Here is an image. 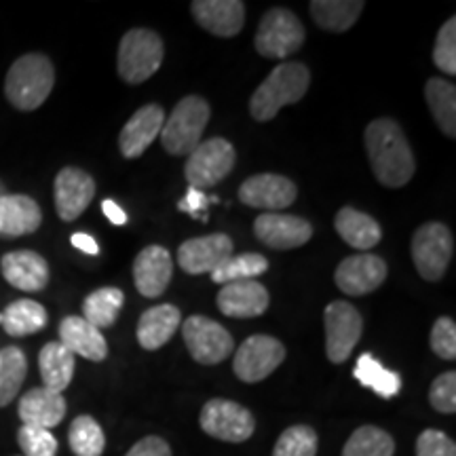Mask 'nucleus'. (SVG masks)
<instances>
[{"mask_svg":"<svg viewBox=\"0 0 456 456\" xmlns=\"http://www.w3.org/2000/svg\"><path fill=\"white\" fill-rule=\"evenodd\" d=\"M366 151L376 180L387 188H402L412 180L416 161L406 134L393 118H376L366 129Z\"/></svg>","mask_w":456,"mask_h":456,"instance_id":"1","label":"nucleus"},{"mask_svg":"<svg viewBox=\"0 0 456 456\" xmlns=\"http://www.w3.org/2000/svg\"><path fill=\"white\" fill-rule=\"evenodd\" d=\"M311 85V72L298 61H283L273 70L266 81L254 91L249 100V112L256 121L265 123L275 118L288 104H296L306 95Z\"/></svg>","mask_w":456,"mask_h":456,"instance_id":"2","label":"nucleus"},{"mask_svg":"<svg viewBox=\"0 0 456 456\" xmlns=\"http://www.w3.org/2000/svg\"><path fill=\"white\" fill-rule=\"evenodd\" d=\"M55 85V68L43 53H28L13 61L4 81V95L17 110L32 112L45 104Z\"/></svg>","mask_w":456,"mask_h":456,"instance_id":"3","label":"nucleus"},{"mask_svg":"<svg viewBox=\"0 0 456 456\" xmlns=\"http://www.w3.org/2000/svg\"><path fill=\"white\" fill-rule=\"evenodd\" d=\"M209 108L208 102L199 95H186L175 104L169 118L163 123L161 129V144L169 155L188 157L195 148L201 144L203 131L209 123Z\"/></svg>","mask_w":456,"mask_h":456,"instance_id":"4","label":"nucleus"},{"mask_svg":"<svg viewBox=\"0 0 456 456\" xmlns=\"http://www.w3.org/2000/svg\"><path fill=\"white\" fill-rule=\"evenodd\" d=\"M165 47L161 37L148 28H134L118 45V77L129 85L148 81L163 64Z\"/></svg>","mask_w":456,"mask_h":456,"instance_id":"5","label":"nucleus"},{"mask_svg":"<svg viewBox=\"0 0 456 456\" xmlns=\"http://www.w3.org/2000/svg\"><path fill=\"white\" fill-rule=\"evenodd\" d=\"M410 252L420 277L427 281H440L452 260L454 237L442 222H427L416 228Z\"/></svg>","mask_w":456,"mask_h":456,"instance_id":"6","label":"nucleus"},{"mask_svg":"<svg viewBox=\"0 0 456 456\" xmlns=\"http://www.w3.org/2000/svg\"><path fill=\"white\" fill-rule=\"evenodd\" d=\"M305 37V26L300 24L298 17L292 11L277 7L266 11L265 17H262L254 45L262 57L285 60V57L294 55L302 47Z\"/></svg>","mask_w":456,"mask_h":456,"instance_id":"7","label":"nucleus"},{"mask_svg":"<svg viewBox=\"0 0 456 456\" xmlns=\"http://www.w3.org/2000/svg\"><path fill=\"white\" fill-rule=\"evenodd\" d=\"M235 161L237 152L231 142L224 138L205 140L188 155L184 175L191 188L205 191V188L220 184L235 167Z\"/></svg>","mask_w":456,"mask_h":456,"instance_id":"8","label":"nucleus"},{"mask_svg":"<svg viewBox=\"0 0 456 456\" xmlns=\"http://www.w3.org/2000/svg\"><path fill=\"white\" fill-rule=\"evenodd\" d=\"M201 429L216 440L241 444L254 436L256 419L248 408L231 399H209L199 416Z\"/></svg>","mask_w":456,"mask_h":456,"instance_id":"9","label":"nucleus"},{"mask_svg":"<svg viewBox=\"0 0 456 456\" xmlns=\"http://www.w3.org/2000/svg\"><path fill=\"white\" fill-rule=\"evenodd\" d=\"M182 336H184L191 357L203 366H216V363L224 362L235 349V342L228 330L203 315L188 317L182 326Z\"/></svg>","mask_w":456,"mask_h":456,"instance_id":"10","label":"nucleus"},{"mask_svg":"<svg viewBox=\"0 0 456 456\" xmlns=\"http://www.w3.org/2000/svg\"><path fill=\"white\" fill-rule=\"evenodd\" d=\"M326 322V355L332 363H345L351 357L363 332V319L346 300H336L323 311Z\"/></svg>","mask_w":456,"mask_h":456,"instance_id":"11","label":"nucleus"},{"mask_svg":"<svg viewBox=\"0 0 456 456\" xmlns=\"http://www.w3.org/2000/svg\"><path fill=\"white\" fill-rule=\"evenodd\" d=\"M283 359L285 346L281 342L273 336L254 334L237 349L232 370L243 383H260L281 366Z\"/></svg>","mask_w":456,"mask_h":456,"instance_id":"12","label":"nucleus"},{"mask_svg":"<svg viewBox=\"0 0 456 456\" xmlns=\"http://www.w3.org/2000/svg\"><path fill=\"white\" fill-rule=\"evenodd\" d=\"M296 184L285 175L256 174L239 186V199L249 208L265 209L266 214H277L296 201Z\"/></svg>","mask_w":456,"mask_h":456,"instance_id":"13","label":"nucleus"},{"mask_svg":"<svg viewBox=\"0 0 456 456\" xmlns=\"http://www.w3.org/2000/svg\"><path fill=\"white\" fill-rule=\"evenodd\" d=\"M232 239L224 232L188 239L178 249V265L188 275H205L214 273L222 262L232 256Z\"/></svg>","mask_w":456,"mask_h":456,"instance_id":"14","label":"nucleus"},{"mask_svg":"<svg viewBox=\"0 0 456 456\" xmlns=\"http://www.w3.org/2000/svg\"><path fill=\"white\" fill-rule=\"evenodd\" d=\"M387 279V265L374 254L349 256L338 265L334 281L346 296H366L379 289Z\"/></svg>","mask_w":456,"mask_h":456,"instance_id":"15","label":"nucleus"},{"mask_svg":"<svg viewBox=\"0 0 456 456\" xmlns=\"http://www.w3.org/2000/svg\"><path fill=\"white\" fill-rule=\"evenodd\" d=\"M254 232L266 248L296 249L313 237V226L300 216L260 214L254 222Z\"/></svg>","mask_w":456,"mask_h":456,"instance_id":"16","label":"nucleus"},{"mask_svg":"<svg viewBox=\"0 0 456 456\" xmlns=\"http://www.w3.org/2000/svg\"><path fill=\"white\" fill-rule=\"evenodd\" d=\"M55 209L64 222H72L94 201L95 182L87 171L64 167L55 178Z\"/></svg>","mask_w":456,"mask_h":456,"instance_id":"17","label":"nucleus"},{"mask_svg":"<svg viewBox=\"0 0 456 456\" xmlns=\"http://www.w3.org/2000/svg\"><path fill=\"white\" fill-rule=\"evenodd\" d=\"M174 275V260L161 245H148L134 260V283L144 298L161 296Z\"/></svg>","mask_w":456,"mask_h":456,"instance_id":"18","label":"nucleus"},{"mask_svg":"<svg viewBox=\"0 0 456 456\" xmlns=\"http://www.w3.org/2000/svg\"><path fill=\"white\" fill-rule=\"evenodd\" d=\"M165 123V112L159 104H146L135 110L118 135V148L125 159H138L159 138Z\"/></svg>","mask_w":456,"mask_h":456,"instance_id":"19","label":"nucleus"},{"mask_svg":"<svg viewBox=\"0 0 456 456\" xmlns=\"http://www.w3.org/2000/svg\"><path fill=\"white\" fill-rule=\"evenodd\" d=\"M191 11L197 24L214 37L231 38L243 30L245 4L241 0H197Z\"/></svg>","mask_w":456,"mask_h":456,"instance_id":"20","label":"nucleus"},{"mask_svg":"<svg viewBox=\"0 0 456 456\" xmlns=\"http://www.w3.org/2000/svg\"><path fill=\"white\" fill-rule=\"evenodd\" d=\"M0 271H3V277L21 292H41L49 283L47 260L32 249L4 254L0 260Z\"/></svg>","mask_w":456,"mask_h":456,"instance_id":"21","label":"nucleus"},{"mask_svg":"<svg viewBox=\"0 0 456 456\" xmlns=\"http://www.w3.org/2000/svg\"><path fill=\"white\" fill-rule=\"evenodd\" d=\"M218 309L224 313L226 317L237 319H249L258 317L269 309V289L265 285L248 279V281H235L222 285L218 298Z\"/></svg>","mask_w":456,"mask_h":456,"instance_id":"22","label":"nucleus"},{"mask_svg":"<svg viewBox=\"0 0 456 456\" xmlns=\"http://www.w3.org/2000/svg\"><path fill=\"white\" fill-rule=\"evenodd\" d=\"M17 414L24 425L49 431L64 420L66 399L61 393L51 391L47 387H37V389H30L26 395H21Z\"/></svg>","mask_w":456,"mask_h":456,"instance_id":"23","label":"nucleus"},{"mask_svg":"<svg viewBox=\"0 0 456 456\" xmlns=\"http://www.w3.org/2000/svg\"><path fill=\"white\" fill-rule=\"evenodd\" d=\"M43 212L28 195L0 197V237H24L38 231Z\"/></svg>","mask_w":456,"mask_h":456,"instance_id":"24","label":"nucleus"},{"mask_svg":"<svg viewBox=\"0 0 456 456\" xmlns=\"http://www.w3.org/2000/svg\"><path fill=\"white\" fill-rule=\"evenodd\" d=\"M60 342L72 355H81L89 362H104L108 355L106 338L83 317L70 315L60 323Z\"/></svg>","mask_w":456,"mask_h":456,"instance_id":"25","label":"nucleus"},{"mask_svg":"<svg viewBox=\"0 0 456 456\" xmlns=\"http://www.w3.org/2000/svg\"><path fill=\"white\" fill-rule=\"evenodd\" d=\"M182 322L180 309L174 305H159L142 313L138 322V342L146 351H157L163 345H167L171 336L178 332Z\"/></svg>","mask_w":456,"mask_h":456,"instance_id":"26","label":"nucleus"},{"mask_svg":"<svg viewBox=\"0 0 456 456\" xmlns=\"http://www.w3.org/2000/svg\"><path fill=\"white\" fill-rule=\"evenodd\" d=\"M334 226L336 232L342 237V241H346V245H351V248L362 249V252L372 249L383 239V228H380L379 222L372 216L359 212L355 208H342L336 214Z\"/></svg>","mask_w":456,"mask_h":456,"instance_id":"27","label":"nucleus"},{"mask_svg":"<svg viewBox=\"0 0 456 456\" xmlns=\"http://www.w3.org/2000/svg\"><path fill=\"white\" fill-rule=\"evenodd\" d=\"M0 326L4 328V332L9 336H15V338L37 334L47 326V311L37 300H15L0 313Z\"/></svg>","mask_w":456,"mask_h":456,"instance_id":"28","label":"nucleus"},{"mask_svg":"<svg viewBox=\"0 0 456 456\" xmlns=\"http://www.w3.org/2000/svg\"><path fill=\"white\" fill-rule=\"evenodd\" d=\"M38 368H41L43 387L61 393L72 383L74 355L61 342H47L38 355Z\"/></svg>","mask_w":456,"mask_h":456,"instance_id":"29","label":"nucleus"},{"mask_svg":"<svg viewBox=\"0 0 456 456\" xmlns=\"http://www.w3.org/2000/svg\"><path fill=\"white\" fill-rule=\"evenodd\" d=\"M363 11L362 0H315L311 3V15L322 30L346 32L359 20Z\"/></svg>","mask_w":456,"mask_h":456,"instance_id":"30","label":"nucleus"},{"mask_svg":"<svg viewBox=\"0 0 456 456\" xmlns=\"http://www.w3.org/2000/svg\"><path fill=\"white\" fill-rule=\"evenodd\" d=\"M425 98L429 110L440 125L444 135L456 138V87L446 78H429L425 85Z\"/></svg>","mask_w":456,"mask_h":456,"instance_id":"31","label":"nucleus"},{"mask_svg":"<svg viewBox=\"0 0 456 456\" xmlns=\"http://www.w3.org/2000/svg\"><path fill=\"white\" fill-rule=\"evenodd\" d=\"M353 376H355L363 387L372 389L376 395H380L383 399L395 397L397 393L402 391V379H399V374L387 370L383 363H380L374 355H370V353L359 355L355 370H353Z\"/></svg>","mask_w":456,"mask_h":456,"instance_id":"32","label":"nucleus"},{"mask_svg":"<svg viewBox=\"0 0 456 456\" xmlns=\"http://www.w3.org/2000/svg\"><path fill=\"white\" fill-rule=\"evenodd\" d=\"M125 296L118 288H100L83 302V319L95 330L110 328L123 309Z\"/></svg>","mask_w":456,"mask_h":456,"instance_id":"33","label":"nucleus"},{"mask_svg":"<svg viewBox=\"0 0 456 456\" xmlns=\"http://www.w3.org/2000/svg\"><path fill=\"white\" fill-rule=\"evenodd\" d=\"M28 374V359L20 346L0 349V408L17 397Z\"/></svg>","mask_w":456,"mask_h":456,"instance_id":"34","label":"nucleus"},{"mask_svg":"<svg viewBox=\"0 0 456 456\" xmlns=\"http://www.w3.org/2000/svg\"><path fill=\"white\" fill-rule=\"evenodd\" d=\"M393 452H395L393 437L372 425H363L353 431L349 442L342 448V456H393Z\"/></svg>","mask_w":456,"mask_h":456,"instance_id":"35","label":"nucleus"},{"mask_svg":"<svg viewBox=\"0 0 456 456\" xmlns=\"http://www.w3.org/2000/svg\"><path fill=\"white\" fill-rule=\"evenodd\" d=\"M68 442L70 450L77 456H102L106 448V436L91 416L83 414L72 420L70 431H68Z\"/></svg>","mask_w":456,"mask_h":456,"instance_id":"36","label":"nucleus"},{"mask_svg":"<svg viewBox=\"0 0 456 456\" xmlns=\"http://www.w3.org/2000/svg\"><path fill=\"white\" fill-rule=\"evenodd\" d=\"M269 269V260L260 254H241V256H231V258L222 262L212 275L214 283L226 285L235 281H248V279L260 277L262 273Z\"/></svg>","mask_w":456,"mask_h":456,"instance_id":"37","label":"nucleus"},{"mask_svg":"<svg viewBox=\"0 0 456 456\" xmlns=\"http://www.w3.org/2000/svg\"><path fill=\"white\" fill-rule=\"evenodd\" d=\"M273 456H317V433L306 425L288 427L279 436Z\"/></svg>","mask_w":456,"mask_h":456,"instance_id":"38","label":"nucleus"},{"mask_svg":"<svg viewBox=\"0 0 456 456\" xmlns=\"http://www.w3.org/2000/svg\"><path fill=\"white\" fill-rule=\"evenodd\" d=\"M17 444L24 450V456H55L57 454V440L55 436L47 429L38 427L21 425L17 431Z\"/></svg>","mask_w":456,"mask_h":456,"instance_id":"39","label":"nucleus"},{"mask_svg":"<svg viewBox=\"0 0 456 456\" xmlns=\"http://www.w3.org/2000/svg\"><path fill=\"white\" fill-rule=\"evenodd\" d=\"M433 61L442 72L456 74V17H450L437 32Z\"/></svg>","mask_w":456,"mask_h":456,"instance_id":"40","label":"nucleus"},{"mask_svg":"<svg viewBox=\"0 0 456 456\" xmlns=\"http://www.w3.org/2000/svg\"><path fill=\"white\" fill-rule=\"evenodd\" d=\"M431 406L442 414H454L456 412V374L444 372L433 380L429 391Z\"/></svg>","mask_w":456,"mask_h":456,"instance_id":"41","label":"nucleus"},{"mask_svg":"<svg viewBox=\"0 0 456 456\" xmlns=\"http://www.w3.org/2000/svg\"><path fill=\"white\" fill-rule=\"evenodd\" d=\"M431 349L437 357L452 362L456 357V323L450 317H440L431 328Z\"/></svg>","mask_w":456,"mask_h":456,"instance_id":"42","label":"nucleus"},{"mask_svg":"<svg viewBox=\"0 0 456 456\" xmlns=\"http://www.w3.org/2000/svg\"><path fill=\"white\" fill-rule=\"evenodd\" d=\"M416 456H456V446L444 431L425 429L416 440Z\"/></svg>","mask_w":456,"mask_h":456,"instance_id":"43","label":"nucleus"},{"mask_svg":"<svg viewBox=\"0 0 456 456\" xmlns=\"http://www.w3.org/2000/svg\"><path fill=\"white\" fill-rule=\"evenodd\" d=\"M218 203V197H212L209 199L205 195L203 191H197V188H188L186 197L182 199L178 203V209L180 212H184L188 216H192V218H201V220H208V216L201 214L205 208H208V203Z\"/></svg>","mask_w":456,"mask_h":456,"instance_id":"44","label":"nucleus"},{"mask_svg":"<svg viewBox=\"0 0 456 456\" xmlns=\"http://www.w3.org/2000/svg\"><path fill=\"white\" fill-rule=\"evenodd\" d=\"M125 456H171V448L163 437L148 436L138 444H134V448Z\"/></svg>","mask_w":456,"mask_h":456,"instance_id":"45","label":"nucleus"},{"mask_svg":"<svg viewBox=\"0 0 456 456\" xmlns=\"http://www.w3.org/2000/svg\"><path fill=\"white\" fill-rule=\"evenodd\" d=\"M102 212H104V216L112 222V224H117V226L127 224V214H125L121 209V205L114 203L112 199H106V201H102Z\"/></svg>","mask_w":456,"mask_h":456,"instance_id":"46","label":"nucleus"},{"mask_svg":"<svg viewBox=\"0 0 456 456\" xmlns=\"http://www.w3.org/2000/svg\"><path fill=\"white\" fill-rule=\"evenodd\" d=\"M70 241H72L74 248L81 249V252H85V254H91V256L100 254L98 241H95V239L91 235H87V232H77V235H72Z\"/></svg>","mask_w":456,"mask_h":456,"instance_id":"47","label":"nucleus"},{"mask_svg":"<svg viewBox=\"0 0 456 456\" xmlns=\"http://www.w3.org/2000/svg\"><path fill=\"white\" fill-rule=\"evenodd\" d=\"M3 195H7V191H4V184L0 182V197H3Z\"/></svg>","mask_w":456,"mask_h":456,"instance_id":"48","label":"nucleus"}]
</instances>
